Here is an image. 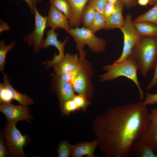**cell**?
I'll list each match as a JSON object with an SVG mask.
<instances>
[{"mask_svg": "<svg viewBox=\"0 0 157 157\" xmlns=\"http://www.w3.org/2000/svg\"><path fill=\"white\" fill-rule=\"evenodd\" d=\"M141 100L110 108L95 119L93 130L106 157H126L133 142L150 122Z\"/></svg>", "mask_w": 157, "mask_h": 157, "instance_id": "cell-1", "label": "cell"}, {"mask_svg": "<svg viewBox=\"0 0 157 157\" xmlns=\"http://www.w3.org/2000/svg\"><path fill=\"white\" fill-rule=\"evenodd\" d=\"M130 58L135 62L141 74L146 77L157 61V37L142 36Z\"/></svg>", "mask_w": 157, "mask_h": 157, "instance_id": "cell-2", "label": "cell"}, {"mask_svg": "<svg viewBox=\"0 0 157 157\" xmlns=\"http://www.w3.org/2000/svg\"><path fill=\"white\" fill-rule=\"evenodd\" d=\"M106 71L100 76V81L104 82L114 80L120 77H124L129 79L135 84L139 91L140 100L144 98V92L140 86L138 77V67L135 62L131 58H128L119 62H114L111 65L103 67Z\"/></svg>", "mask_w": 157, "mask_h": 157, "instance_id": "cell-3", "label": "cell"}, {"mask_svg": "<svg viewBox=\"0 0 157 157\" xmlns=\"http://www.w3.org/2000/svg\"><path fill=\"white\" fill-rule=\"evenodd\" d=\"M16 122H8L3 130V134L11 157H26L23 149L30 142L29 135H23L17 128Z\"/></svg>", "mask_w": 157, "mask_h": 157, "instance_id": "cell-4", "label": "cell"}, {"mask_svg": "<svg viewBox=\"0 0 157 157\" xmlns=\"http://www.w3.org/2000/svg\"><path fill=\"white\" fill-rule=\"evenodd\" d=\"M67 32L74 38L79 52L84 50L85 45L95 53H101L105 51L106 41L97 37L89 28L77 27L70 28Z\"/></svg>", "mask_w": 157, "mask_h": 157, "instance_id": "cell-5", "label": "cell"}, {"mask_svg": "<svg viewBox=\"0 0 157 157\" xmlns=\"http://www.w3.org/2000/svg\"><path fill=\"white\" fill-rule=\"evenodd\" d=\"M120 29L123 35V47L122 54L114 61L115 62H121L130 58L142 37L134 26L130 15L126 16L124 24Z\"/></svg>", "mask_w": 157, "mask_h": 157, "instance_id": "cell-6", "label": "cell"}, {"mask_svg": "<svg viewBox=\"0 0 157 157\" xmlns=\"http://www.w3.org/2000/svg\"><path fill=\"white\" fill-rule=\"evenodd\" d=\"M79 71L72 84L74 91L78 94H83L88 98L92 91L90 79L92 69L85 56H79Z\"/></svg>", "mask_w": 157, "mask_h": 157, "instance_id": "cell-7", "label": "cell"}, {"mask_svg": "<svg viewBox=\"0 0 157 157\" xmlns=\"http://www.w3.org/2000/svg\"><path fill=\"white\" fill-rule=\"evenodd\" d=\"M35 26L33 31L24 38V41H27L28 46L33 45L34 52H38L41 48L44 42V32L47 26V17L40 15L37 10L35 5L34 7Z\"/></svg>", "mask_w": 157, "mask_h": 157, "instance_id": "cell-8", "label": "cell"}, {"mask_svg": "<svg viewBox=\"0 0 157 157\" xmlns=\"http://www.w3.org/2000/svg\"><path fill=\"white\" fill-rule=\"evenodd\" d=\"M0 111L6 116L8 122H17L24 120L27 122L33 120L31 112L28 106L15 105L11 103L0 104Z\"/></svg>", "mask_w": 157, "mask_h": 157, "instance_id": "cell-9", "label": "cell"}, {"mask_svg": "<svg viewBox=\"0 0 157 157\" xmlns=\"http://www.w3.org/2000/svg\"><path fill=\"white\" fill-rule=\"evenodd\" d=\"M55 29L51 28L47 31V37L44 41L42 48L45 49L50 46H54L58 50V55H55L52 60H48L42 63V65H46V69L53 67L54 65L61 61L65 57L64 47L68 40L69 37H67L62 42L58 40V34L55 31Z\"/></svg>", "mask_w": 157, "mask_h": 157, "instance_id": "cell-10", "label": "cell"}, {"mask_svg": "<svg viewBox=\"0 0 157 157\" xmlns=\"http://www.w3.org/2000/svg\"><path fill=\"white\" fill-rule=\"evenodd\" d=\"M52 90L56 92L59 100L60 106L65 102L72 99L75 95L72 85L64 81L55 73L52 74Z\"/></svg>", "mask_w": 157, "mask_h": 157, "instance_id": "cell-11", "label": "cell"}, {"mask_svg": "<svg viewBox=\"0 0 157 157\" xmlns=\"http://www.w3.org/2000/svg\"><path fill=\"white\" fill-rule=\"evenodd\" d=\"M47 19V26L51 28H61L67 32L70 28L67 17L52 6L49 8Z\"/></svg>", "mask_w": 157, "mask_h": 157, "instance_id": "cell-12", "label": "cell"}, {"mask_svg": "<svg viewBox=\"0 0 157 157\" xmlns=\"http://www.w3.org/2000/svg\"><path fill=\"white\" fill-rule=\"evenodd\" d=\"M78 63L79 58L77 54L67 53L61 61L53 67L55 74L60 76L75 69L78 67Z\"/></svg>", "mask_w": 157, "mask_h": 157, "instance_id": "cell-13", "label": "cell"}, {"mask_svg": "<svg viewBox=\"0 0 157 157\" xmlns=\"http://www.w3.org/2000/svg\"><path fill=\"white\" fill-rule=\"evenodd\" d=\"M71 9L69 19L70 28L78 27L81 22L82 14L89 0H67Z\"/></svg>", "mask_w": 157, "mask_h": 157, "instance_id": "cell-14", "label": "cell"}, {"mask_svg": "<svg viewBox=\"0 0 157 157\" xmlns=\"http://www.w3.org/2000/svg\"><path fill=\"white\" fill-rule=\"evenodd\" d=\"M127 157H157V154L151 147L142 142L139 138L132 144Z\"/></svg>", "mask_w": 157, "mask_h": 157, "instance_id": "cell-15", "label": "cell"}, {"mask_svg": "<svg viewBox=\"0 0 157 157\" xmlns=\"http://www.w3.org/2000/svg\"><path fill=\"white\" fill-rule=\"evenodd\" d=\"M97 138L91 142H82L72 145L71 156L73 157H94V152L98 145Z\"/></svg>", "mask_w": 157, "mask_h": 157, "instance_id": "cell-16", "label": "cell"}, {"mask_svg": "<svg viewBox=\"0 0 157 157\" xmlns=\"http://www.w3.org/2000/svg\"><path fill=\"white\" fill-rule=\"evenodd\" d=\"M124 6L122 0H119L115 4V12L106 20L105 29H120L123 26L124 22V19L123 17L122 11Z\"/></svg>", "mask_w": 157, "mask_h": 157, "instance_id": "cell-17", "label": "cell"}, {"mask_svg": "<svg viewBox=\"0 0 157 157\" xmlns=\"http://www.w3.org/2000/svg\"><path fill=\"white\" fill-rule=\"evenodd\" d=\"M3 84L10 92L13 99L16 101L19 104L30 105L33 104L34 101L30 97L21 93L15 90L10 83V80L6 73L3 74Z\"/></svg>", "mask_w": 157, "mask_h": 157, "instance_id": "cell-18", "label": "cell"}, {"mask_svg": "<svg viewBox=\"0 0 157 157\" xmlns=\"http://www.w3.org/2000/svg\"><path fill=\"white\" fill-rule=\"evenodd\" d=\"M139 139L157 152V125L150 122Z\"/></svg>", "mask_w": 157, "mask_h": 157, "instance_id": "cell-19", "label": "cell"}, {"mask_svg": "<svg viewBox=\"0 0 157 157\" xmlns=\"http://www.w3.org/2000/svg\"><path fill=\"white\" fill-rule=\"evenodd\" d=\"M133 24L138 32L142 36L157 37V24L148 22H142Z\"/></svg>", "mask_w": 157, "mask_h": 157, "instance_id": "cell-20", "label": "cell"}, {"mask_svg": "<svg viewBox=\"0 0 157 157\" xmlns=\"http://www.w3.org/2000/svg\"><path fill=\"white\" fill-rule=\"evenodd\" d=\"M133 22V23L148 22L157 25V3L147 11L138 16Z\"/></svg>", "mask_w": 157, "mask_h": 157, "instance_id": "cell-21", "label": "cell"}, {"mask_svg": "<svg viewBox=\"0 0 157 157\" xmlns=\"http://www.w3.org/2000/svg\"><path fill=\"white\" fill-rule=\"evenodd\" d=\"M51 6L61 12L69 19L71 15V9L67 0H49Z\"/></svg>", "mask_w": 157, "mask_h": 157, "instance_id": "cell-22", "label": "cell"}, {"mask_svg": "<svg viewBox=\"0 0 157 157\" xmlns=\"http://www.w3.org/2000/svg\"><path fill=\"white\" fill-rule=\"evenodd\" d=\"M95 11V9L90 5L88 4L85 6L81 18V22L83 27L90 28L93 21Z\"/></svg>", "mask_w": 157, "mask_h": 157, "instance_id": "cell-23", "label": "cell"}, {"mask_svg": "<svg viewBox=\"0 0 157 157\" xmlns=\"http://www.w3.org/2000/svg\"><path fill=\"white\" fill-rule=\"evenodd\" d=\"M15 44L14 41L9 45H7L4 43L3 41H0V71L3 74L6 65V58L7 53L11 50Z\"/></svg>", "mask_w": 157, "mask_h": 157, "instance_id": "cell-24", "label": "cell"}, {"mask_svg": "<svg viewBox=\"0 0 157 157\" xmlns=\"http://www.w3.org/2000/svg\"><path fill=\"white\" fill-rule=\"evenodd\" d=\"M106 20L101 13L96 11L94 18L89 28L94 33L105 29Z\"/></svg>", "mask_w": 157, "mask_h": 157, "instance_id": "cell-25", "label": "cell"}, {"mask_svg": "<svg viewBox=\"0 0 157 157\" xmlns=\"http://www.w3.org/2000/svg\"><path fill=\"white\" fill-rule=\"evenodd\" d=\"M72 145L66 140H61L56 147L58 157H68L71 155Z\"/></svg>", "mask_w": 157, "mask_h": 157, "instance_id": "cell-26", "label": "cell"}, {"mask_svg": "<svg viewBox=\"0 0 157 157\" xmlns=\"http://www.w3.org/2000/svg\"><path fill=\"white\" fill-rule=\"evenodd\" d=\"M60 108L62 114L66 115L72 112L79 109L78 107L72 99L65 102Z\"/></svg>", "mask_w": 157, "mask_h": 157, "instance_id": "cell-27", "label": "cell"}, {"mask_svg": "<svg viewBox=\"0 0 157 157\" xmlns=\"http://www.w3.org/2000/svg\"><path fill=\"white\" fill-rule=\"evenodd\" d=\"M13 100L11 93L4 86L3 83H0V104L11 103Z\"/></svg>", "mask_w": 157, "mask_h": 157, "instance_id": "cell-28", "label": "cell"}, {"mask_svg": "<svg viewBox=\"0 0 157 157\" xmlns=\"http://www.w3.org/2000/svg\"><path fill=\"white\" fill-rule=\"evenodd\" d=\"M107 2V0H89L88 4L92 7L95 11L103 15L104 8Z\"/></svg>", "mask_w": 157, "mask_h": 157, "instance_id": "cell-29", "label": "cell"}, {"mask_svg": "<svg viewBox=\"0 0 157 157\" xmlns=\"http://www.w3.org/2000/svg\"><path fill=\"white\" fill-rule=\"evenodd\" d=\"M88 97L83 94L75 95L73 99L78 107L79 109H85L89 103Z\"/></svg>", "mask_w": 157, "mask_h": 157, "instance_id": "cell-30", "label": "cell"}, {"mask_svg": "<svg viewBox=\"0 0 157 157\" xmlns=\"http://www.w3.org/2000/svg\"><path fill=\"white\" fill-rule=\"evenodd\" d=\"M10 155L2 129L0 131V157H9Z\"/></svg>", "mask_w": 157, "mask_h": 157, "instance_id": "cell-31", "label": "cell"}, {"mask_svg": "<svg viewBox=\"0 0 157 157\" xmlns=\"http://www.w3.org/2000/svg\"><path fill=\"white\" fill-rule=\"evenodd\" d=\"M115 4L108 2L104 8L103 15L107 20L114 13L115 10Z\"/></svg>", "mask_w": 157, "mask_h": 157, "instance_id": "cell-32", "label": "cell"}, {"mask_svg": "<svg viewBox=\"0 0 157 157\" xmlns=\"http://www.w3.org/2000/svg\"><path fill=\"white\" fill-rule=\"evenodd\" d=\"M142 102L143 104L146 106L153 105L157 103V93L155 94L147 93L146 97Z\"/></svg>", "mask_w": 157, "mask_h": 157, "instance_id": "cell-33", "label": "cell"}, {"mask_svg": "<svg viewBox=\"0 0 157 157\" xmlns=\"http://www.w3.org/2000/svg\"><path fill=\"white\" fill-rule=\"evenodd\" d=\"M154 72L153 77L147 85L146 90H149L157 85V61L153 68Z\"/></svg>", "mask_w": 157, "mask_h": 157, "instance_id": "cell-34", "label": "cell"}, {"mask_svg": "<svg viewBox=\"0 0 157 157\" xmlns=\"http://www.w3.org/2000/svg\"><path fill=\"white\" fill-rule=\"evenodd\" d=\"M150 122L155 124L157 125V108H154L149 113Z\"/></svg>", "mask_w": 157, "mask_h": 157, "instance_id": "cell-35", "label": "cell"}, {"mask_svg": "<svg viewBox=\"0 0 157 157\" xmlns=\"http://www.w3.org/2000/svg\"><path fill=\"white\" fill-rule=\"evenodd\" d=\"M28 5L31 13L34 14V7L35 5L36 1L35 0H24Z\"/></svg>", "mask_w": 157, "mask_h": 157, "instance_id": "cell-36", "label": "cell"}, {"mask_svg": "<svg viewBox=\"0 0 157 157\" xmlns=\"http://www.w3.org/2000/svg\"><path fill=\"white\" fill-rule=\"evenodd\" d=\"M124 5L127 8L132 7L136 4L137 0H122Z\"/></svg>", "mask_w": 157, "mask_h": 157, "instance_id": "cell-37", "label": "cell"}, {"mask_svg": "<svg viewBox=\"0 0 157 157\" xmlns=\"http://www.w3.org/2000/svg\"><path fill=\"white\" fill-rule=\"evenodd\" d=\"M10 29V28L6 23L1 21L0 32H1L3 31H8Z\"/></svg>", "mask_w": 157, "mask_h": 157, "instance_id": "cell-38", "label": "cell"}, {"mask_svg": "<svg viewBox=\"0 0 157 157\" xmlns=\"http://www.w3.org/2000/svg\"><path fill=\"white\" fill-rule=\"evenodd\" d=\"M150 0H137L138 3L140 6H145L149 4Z\"/></svg>", "mask_w": 157, "mask_h": 157, "instance_id": "cell-39", "label": "cell"}, {"mask_svg": "<svg viewBox=\"0 0 157 157\" xmlns=\"http://www.w3.org/2000/svg\"><path fill=\"white\" fill-rule=\"evenodd\" d=\"M157 3V0H150L149 4L154 6Z\"/></svg>", "mask_w": 157, "mask_h": 157, "instance_id": "cell-40", "label": "cell"}, {"mask_svg": "<svg viewBox=\"0 0 157 157\" xmlns=\"http://www.w3.org/2000/svg\"><path fill=\"white\" fill-rule=\"evenodd\" d=\"M119 0H107L108 2L115 4Z\"/></svg>", "mask_w": 157, "mask_h": 157, "instance_id": "cell-41", "label": "cell"}]
</instances>
